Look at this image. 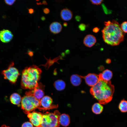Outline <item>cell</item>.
Returning <instances> with one entry per match:
<instances>
[{
    "mask_svg": "<svg viewBox=\"0 0 127 127\" xmlns=\"http://www.w3.org/2000/svg\"><path fill=\"white\" fill-rule=\"evenodd\" d=\"M52 102V100L51 98L48 96H44L40 100L41 106L45 108L46 110L57 107L58 105L51 106Z\"/></svg>",
    "mask_w": 127,
    "mask_h": 127,
    "instance_id": "cell-10",
    "label": "cell"
},
{
    "mask_svg": "<svg viewBox=\"0 0 127 127\" xmlns=\"http://www.w3.org/2000/svg\"><path fill=\"white\" fill-rule=\"evenodd\" d=\"M76 20L77 21H79L81 20V17L79 16H76L75 17Z\"/></svg>",
    "mask_w": 127,
    "mask_h": 127,
    "instance_id": "cell-31",
    "label": "cell"
},
{
    "mask_svg": "<svg viewBox=\"0 0 127 127\" xmlns=\"http://www.w3.org/2000/svg\"><path fill=\"white\" fill-rule=\"evenodd\" d=\"M1 127H10L8 126H6L5 125H2Z\"/></svg>",
    "mask_w": 127,
    "mask_h": 127,
    "instance_id": "cell-35",
    "label": "cell"
},
{
    "mask_svg": "<svg viewBox=\"0 0 127 127\" xmlns=\"http://www.w3.org/2000/svg\"><path fill=\"white\" fill-rule=\"evenodd\" d=\"M60 124L64 127H67L69 124L70 119L69 116L67 114H63L60 115L59 117Z\"/></svg>",
    "mask_w": 127,
    "mask_h": 127,
    "instance_id": "cell-16",
    "label": "cell"
},
{
    "mask_svg": "<svg viewBox=\"0 0 127 127\" xmlns=\"http://www.w3.org/2000/svg\"><path fill=\"white\" fill-rule=\"evenodd\" d=\"M60 113L57 110L54 112H46L43 114L41 123L39 127H59V117Z\"/></svg>",
    "mask_w": 127,
    "mask_h": 127,
    "instance_id": "cell-5",
    "label": "cell"
},
{
    "mask_svg": "<svg viewBox=\"0 0 127 127\" xmlns=\"http://www.w3.org/2000/svg\"><path fill=\"white\" fill-rule=\"evenodd\" d=\"M103 0H90V1L91 3L92 4H94L97 5H100L102 3Z\"/></svg>",
    "mask_w": 127,
    "mask_h": 127,
    "instance_id": "cell-24",
    "label": "cell"
},
{
    "mask_svg": "<svg viewBox=\"0 0 127 127\" xmlns=\"http://www.w3.org/2000/svg\"><path fill=\"white\" fill-rule=\"evenodd\" d=\"M62 26L61 24L57 22H54L50 25L49 29L50 32L54 34L59 33L61 31Z\"/></svg>",
    "mask_w": 127,
    "mask_h": 127,
    "instance_id": "cell-13",
    "label": "cell"
},
{
    "mask_svg": "<svg viewBox=\"0 0 127 127\" xmlns=\"http://www.w3.org/2000/svg\"><path fill=\"white\" fill-rule=\"evenodd\" d=\"M81 76L84 79L86 83L91 87L95 85L99 80V75L94 73H89L85 76Z\"/></svg>",
    "mask_w": 127,
    "mask_h": 127,
    "instance_id": "cell-9",
    "label": "cell"
},
{
    "mask_svg": "<svg viewBox=\"0 0 127 127\" xmlns=\"http://www.w3.org/2000/svg\"><path fill=\"white\" fill-rule=\"evenodd\" d=\"M78 27L80 30L83 31L86 29V26L84 24H81L79 25Z\"/></svg>",
    "mask_w": 127,
    "mask_h": 127,
    "instance_id": "cell-25",
    "label": "cell"
},
{
    "mask_svg": "<svg viewBox=\"0 0 127 127\" xmlns=\"http://www.w3.org/2000/svg\"><path fill=\"white\" fill-rule=\"evenodd\" d=\"M36 4L37 5H42L43 4L45 5H47V3L46 1L45 0H43L42 1V3L41 2H40L39 3H37Z\"/></svg>",
    "mask_w": 127,
    "mask_h": 127,
    "instance_id": "cell-28",
    "label": "cell"
},
{
    "mask_svg": "<svg viewBox=\"0 0 127 127\" xmlns=\"http://www.w3.org/2000/svg\"><path fill=\"white\" fill-rule=\"evenodd\" d=\"M43 12L45 14H48L50 12L49 9L47 8H45L43 9Z\"/></svg>",
    "mask_w": 127,
    "mask_h": 127,
    "instance_id": "cell-27",
    "label": "cell"
},
{
    "mask_svg": "<svg viewBox=\"0 0 127 127\" xmlns=\"http://www.w3.org/2000/svg\"><path fill=\"white\" fill-rule=\"evenodd\" d=\"M13 37L12 33L8 30L4 29L0 31V40L3 43L9 42Z\"/></svg>",
    "mask_w": 127,
    "mask_h": 127,
    "instance_id": "cell-11",
    "label": "cell"
},
{
    "mask_svg": "<svg viewBox=\"0 0 127 127\" xmlns=\"http://www.w3.org/2000/svg\"><path fill=\"white\" fill-rule=\"evenodd\" d=\"M22 127H33V126L31 123L27 122L24 123L22 124Z\"/></svg>",
    "mask_w": 127,
    "mask_h": 127,
    "instance_id": "cell-23",
    "label": "cell"
},
{
    "mask_svg": "<svg viewBox=\"0 0 127 127\" xmlns=\"http://www.w3.org/2000/svg\"><path fill=\"white\" fill-rule=\"evenodd\" d=\"M112 75V72L108 69L104 70L99 75V79L106 81H110Z\"/></svg>",
    "mask_w": 127,
    "mask_h": 127,
    "instance_id": "cell-15",
    "label": "cell"
},
{
    "mask_svg": "<svg viewBox=\"0 0 127 127\" xmlns=\"http://www.w3.org/2000/svg\"><path fill=\"white\" fill-rule=\"evenodd\" d=\"M63 25L64 27H66L67 26V23L65 22L63 23Z\"/></svg>",
    "mask_w": 127,
    "mask_h": 127,
    "instance_id": "cell-34",
    "label": "cell"
},
{
    "mask_svg": "<svg viewBox=\"0 0 127 127\" xmlns=\"http://www.w3.org/2000/svg\"><path fill=\"white\" fill-rule=\"evenodd\" d=\"M106 63L107 64L110 63L111 62V60L109 59H107L106 60Z\"/></svg>",
    "mask_w": 127,
    "mask_h": 127,
    "instance_id": "cell-32",
    "label": "cell"
},
{
    "mask_svg": "<svg viewBox=\"0 0 127 127\" xmlns=\"http://www.w3.org/2000/svg\"><path fill=\"white\" fill-rule=\"evenodd\" d=\"M120 25L121 28L124 32L126 33L127 32V22L125 21L123 22Z\"/></svg>",
    "mask_w": 127,
    "mask_h": 127,
    "instance_id": "cell-22",
    "label": "cell"
},
{
    "mask_svg": "<svg viewBox=\"0 0 127 127\" xmlns=\"http://www.w3.org/2000/svg\"><path fill=\"white\" fill-rule=\"evenodd\" d=\"M41 19L42 21H44L45 20L46 18L45 16H43L41 17Z\"/></svg>",
    "mask_w": 127,
    "mask_h": 127,
    "instance_id": "cell-33",
    "label": "cell"
},
{
    "mask_svg": "<svg viewBox=\"0 0 127 127\" xmlns=\"http://www.w3.org/2000/svg\"><path fill=\"white\" fill-rule=\"evenodd\" d=\"M119 108L122 112H126L127 111V101L124 99L121 100L119 104Z\"/></svg>",
    "mask_w": 127,
    "mask_h": 127,
    "instance_id": "cell-21",
    "label": "cell"
},
{
    "mask_svg": "<svg viewBox=\"0 0 127 127\" xmlns=\"http://www.w3.org/2000/svg\"><path fill=\"white\" fill-rule=\"evenodd\" d=\"M44 87L41 83H39L37 87L31 91L26 92L25 94L32 95L37 100L40 101L44 95L43 91Z\"/></svg>",
    "mask_w": 127,
    "mask_h": 127,
    "instance_id": "cell-8",
    "label": "cell"
},
{
    "mask_svg": "<svg viewBox=\"0 0 127 127\" xmlns=\"http://www.w3.org/2000/svg\"><path fill=\"white\" fill-rule=\"evenodd\" d=\"M54 86L56 90L59 91H61L65 88L66 84L63 80H58L54 82Z\"/></svg>",
    "mask_w": 127,
    "mask_h": 127,
    "instance_id": "cell-20",
    "label": "cell"
},
{
    "mask_svg": "<svg viewBox=\"0 0 127 127\" xmlns=\"http://www.w3.org/2000/svg\"><path fill=\"white\" fill-rule=\"evenodd\" d=\"M99 29L97 27L94 28L93 29V31L94 32L97 33L99 31Z\"/></svg>",
    "mask_w": 127,
    "mask_h": 127,
    "instance_id": "cell-29",
    "label": "cell"
},
{
    "mask_svg": "<svg viewBox=\"0 0 127 127\" xmlns=\"http://www.w3.org/2000/svg\"><path fill=\"white\" fill-rule=\"evenodd\" d=\"M60 15L62 19L64 21H69L72 18L73 14L72 12L67 8H64L60 12Z\"/></svg>",
    "mask_w": 127,
    "mask_h": 127,
    "instance_id": "cell-14",
    "label": "cell"
},
{
    "mask_svg": "<svg viewBox=\"0 0 127 127\" xmlns=\"http://www.w3.org/2000/svg\"><path fill=\"white\" fill-rule=\"evenodd\" d=\"M21 103V109L25 113L27 114L36 109H40L41 106L40 101L33 96L27 94L22 97Z\"/></svg>",
    "mask_w": 127,
    "mask_h": 127,
    "instance_id": "cell-4",
    "label": "cell"
},
{
    "mask_svg": "<svg viewBox=\"0 0 127 127\" xmlns=\"http://www.w3.org/2000/svg\"><path fill=\"white\" fill-rule=\"evenodd\" d=\"M42 72L41 69L34 65L26 67L23 71L21 82V87L32 90L37 87Z\"/></svg>",
    "mask_w": 127,
    "mask_h": 127,
    "instance_id": "cell-3",
    "label": "cell"
},
{
    "mask_svg": "<svg viewBox=\"0 0 127 127\" xmlns=\"http://www.w3.org/2000/svg\"><path fill=\"white\" fill-rule=\"evenodd\" d=\"M81 75L77 74H73L70 77V81L71 83L74 86H77L79 85L82 82Z\"/></svg>",
    "mask_w": 127,
    "mask_h": 127,
    "instance_id": "cell-17",
    "label": "cell"
},
{
    "mask_svg": "<svg viewBox=\"0 0 127 127\" xmlns=\"http://www.w3.org/2000/svg\"><path fill=\"white\" fill-rule=\"evenodd\" d=\"M103 106L99 103H94L92 106V110L93 112L96 114H99L103 111Z\"/></svg>",
    "mask_w": 127,
    "mask_h": 127,
    "instance_id": "cell-19",
    "label": "cell"
},
{
    "mask_svg": "<svg viewBox=\"0 0 127 127\" xmlns=\"http://www.w3.org/2000/svg\"><path fill=\"white\" fill-rule=\"evenodd\" d=\"M21 98L20 95L16 93H14L12 94L10 97L11 102L14 104H19L21 101Z\"/></svg>",
    "mask_w": 127,
    "mask_h": 127,
    "instance_id": "cell-18",
    "label": "cell"
},
{
    "mask_svg": "<svg viewBox=\"0 0 127 127\" xmlns=\"http://www.w3.org/2000/svg\"><path fill=\"white\" fill-rule=\"evenodd\" d=\"M96 42V37L91 34L87 35L84 38L83 43L86 46L91 47L94 46Z\"/></svg>",
    "mask_w": 127,
    "mask_h": 127,
    "instance_id": "cell-12",
    "label": "cell"
},
{
    "mask_svg": "<svg viewBox=\"0 0 127 127\" xmlns=\"http://www.w3.org/2000/svg\"><path fill=\"white\" fill-rule=\"evenodd\" d=\"M104 24L105 26L101 31L103 40L106 43L114 46L119 45L123 41L124 33L118 22L113 20L111 22H105Z\"/></svg>",
    "mask_w": 127,
    "mask_h": 127,
    "instance_id": "cell-1",
    "label": "cell"
},
{
    "mask_svg": "<svg viewBox=\"0 0 127 127\" xmlns=\"http://www.w3.org/2000/svg\"><path fill=\"white\" fill-rule=\"evenodd\" d=\"M16 1V0H5L4 1L5 3L9 5H12Z\"/></svg>",
    "mask_w": 127,
    "mask_h": 127,
    "instance_id": "cell-26",
    "label": "cell"
},
{
    "mask_svg": "<svg viewBox=\"0 0 127 127\" xmlns=\"http://www.w3.org/2000/svg\"><path fill=\"white\" fill-rule=\"evenodd\" d=\"M114 91V87L110 81H106L99 79L97 83L91 87L90 91L94 98L103 105L111 101Z\"/></svg>",
    "mask_w": 127,
    "mask_h": 127,
    "instance_id": "cell-2",
    "label": "cell"
},
{
    "mask_svg": "<svg viewBox=\"0 0 127 127\" xmlns=\"http://www.w3.org/2000/svg\"><path fill=\"white\" fill-rule=\"evenodd\" d=\"M43 114L40 112L33 111L28 114L27 116L31 123L36 127H39L41 123Z\"/></svg>",
    "mask_w": 127,
    "mask_h": 127,
    "instance_id": "cell-7",
    "label": "cell"
},
{
    "mask_svg": "<svg viewBox=\"0 0 127 127\" xmlns=\"http://www.w3.org/2000/svg\"><path fill=\"white\" fill-rule=\"evenodd\" d=\"M14 65L13 63H12L7 69L3 71L2 72V74L4 76V79L8 80L13 83L16 82L20 75L17 69L13 67Z\"/></svg>",
    "mask_w": 127,
    "mask_h": 127,
    "instance_id": "cell-6",
    "label": "cell"
},
{
    "mask_svg": "<svg viewBox=\"0 0 127 127\" xmlns=\"http://www.w3.org/2000/svg\"><path fill=\"white\" fill-rule=\"evenodd\" d=\"M28 13L30 14H32L34 12V9L32 8L28 9Z\"/></svg>",
    "mask_w": 127,
    "mask_h": 127,
    "instance_id": "cell-30",
    "label": "cell"
}]
</instances>
